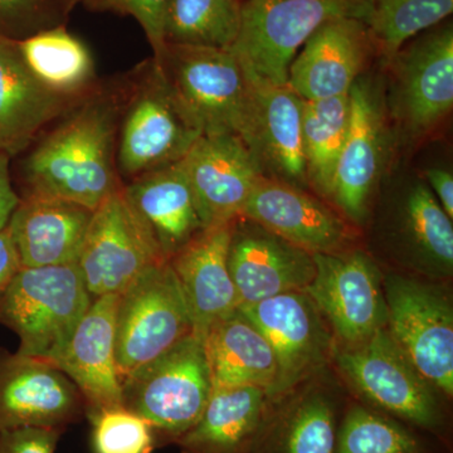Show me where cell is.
I'll list each match as a JSON object with an SVG mask.
<instances>
[{
	"instance_id": "19",
	"label": "cell",
	"mask_w": 453,
	"mask_h": 453,
	"mask_svg": "<svg viewBox=\"0 0 453 453\" xmlns=\"http://www.w3.org/2000/svg\"><path fill=\"white\" fill-rule=\"evenodd\" d=\"M228 270L240 306L250 305L305 290L315 275L314 255L240 217L232 228Z\"/></svg>"
},
{
	"instance_id": "2",
	"label": "cell",
	"mask_w": 453,
	"mask_h": 453,
	"mask_svg": "<svg viewBox=\"0 0 453 453\" xmlns=\"http://www.w3.org/2000/svg\"><path fill=\"white\" fill-rule=\"evenodd\" d=\"M151 59L202 136L232 134L243 142L251 122L252 86L231 50L165 43Z\"/></svg>"
},
{
	"instance_id": "36",
	"label": "cell",
	"mask_w": 453,
	"mask_h": 453,
	"mask_svg": "<svg viewBox=\"0 0 453 453\" xmlns=\"http://www.w3.org/2000/svg\"><path fill=\"white\" fill-rule=\"evenodd\" d=\"M70 9L62 0H0V35L23 41L65 25Z\"/></svg>"
},
{
	"instance_id": "13",
	"label": "cell",
	"mask_w": 453,
	"mask_h": 453,
	"mask_svg": "<svg viewBox=\"0 0 453 453\" xmlns=\"http://www.w3.org/2000/svg\"><path fill=\"white\" fill-rule=\"evenodd\" d=\"M163 261L121 188L94 211L77 265L94 300L121 294L145 268Z\"/></svg>"
},
{
	"instance_id": "22",
	"label": "cell",
	"mask_w": 453,
	"mask_h": 453,
	"mask_svg": "<svg viewBox=\"0 0 453 453\" xmlns=\"http://www.w3.org/2000/svg\"><path fill=\"white\" fill-rule=\"evenodd\" d=\"M234 223L204 229L169 259L186 300L193 334L203 342L214 324L240 308L228 270Z\"/></svg>"
},
{
	"instance_id": "27",
	"label": "cell",
	"mask_w": 453,
	"mask_h": 453,
	"mask_svg": "<svg viewBox=\"0 0 453 453\" xmlns=\"http://www.w3.org/2000/svg\"><path fill=\"white\" fill-rule=\"evenodd\" d=\"M204 349L213 390L257 387L268 398L277 380L275 354L238 310L211 327Z\"/></svg>"
},
{
	"instance_id": "20",
	"label": "cell",
	"mask_w": 453,
	"mask_h": 453,
	"mask_svg": "<svg viewBox=\"0 0 453 453\" xmlns=\"http://www.w3.org/2000/svg\"><path fill=\"white\" fill-rule=\"evenodd\" d=\"M249 77L252 116L244 144L264 177L308 187L303 146V98L288 83L276 85L251 74Z\"/></svg>"
},
{
	"instance_id": "16",
	"label": "cell",
	"mask_w": 453,
	"mask_h": 453,
	"mask_svg": "<svg viewBox=\"0 0 453 453\" xmlns=\"http://www.w3.org/2000/svg\"><path fill=\"white\" fill-rule=\"evenodd\" d=\"M240 217L311 255L349 251L353 241L342 214L303 188L264 175L253 186Z\"/></svg>"
},
{
	"instance_id": "25",
	"label": "cell",
	"mask_w": 453,
	"mask_h": 453,
	"mask_svg": "<svg viewBox=\"0 0 453 453\" xmlns=\"http://www.w3.org/2000/svg\"><path fill=\"white\" fill-rule=\"evenodd\" d=\"M94 211L62 199L20 196L7 226L25 267L77 264Z\"/></svg>"
},
{
	"instance_id": "6",
	"label": "cell",
	"mask_w": 453,
	"mask_h": 453,
	"mask_svg": "<svg viewBox=\"0 0 453 453\" xmlns=\"http://www.w3.org/2000/svg\"><path fill=\"white\" fill-rule=\"evenodd\" d=\"M369 0H243L240 32L232 46L244 71L285 85L292 59L326 20L365 17Z\"/></svg>"
},
{
	"instance_id": "30",
	"label": "cell",
	"mask_w": 453,
	"mask_h": 453,
	"mask_svg": "<svg viewBox=\"0 0 453 453\" xmlns=\"http://www.w3.org/2000/svg\"><path fill=\"white\" fill-rule=\"evenodd\" d=\"M350 122V94L303 100V146L308 186L329 199Z\"/></svg>"
},
{
	"instance_id": "37",
	"label": "cell",
	"mask_w": 453,
	"mask_h": 453,
	"mask_svg": "<svg viewBox=\"0 0 453 453\" xmlns=\"http://www.w3.org/2000/svg\"><path fill=\"white\" fill-rule=\"evenodd\" d=\"M169 2L170 0H88L83 5L95 12H111L120 16L133 17L144 31L154 56H157L165 44L164 19Z\"/></svg>"
},
{
	"instance_id": "35",
	"label": "cell",
	"mask_w": 453,
	"mask_h": 453,
	"mask_svg": "<svg viewBox=\"0 0 453 453\" xmlns=\"http://www.w3.org/2000/svg\"><path fill=\"white\" fill-rule=\"evenodd\" d=\"M94 453H151L157 447L153 429L127 408H106L88 416Z\"/></svg>"
},
{
	"instance_id": "10",
	"label": "cell",
	"mask_w": 453,
	"mask_h": 453,
	"mask_svg": "<svg viewBox=\"0 0 453 453\" xmlns=\"http://www.w3.org/2000/svg\"><path fill=\"white\" fill-rule=\"evenodd\" d=\"M389 335L417 372L447 398L453 395V311L438 288L392 275L383 280Z\"/></svg>"
},
{
	"instance_id": "41",
	"label": "cell",
	"mask_w": 453,
	"mask_h": 453,
	"mask_svg": "<svg viewBox=\"0 0 453 453\" xmlns=\"http://www.w3.org/2000/svg\"><path fill=\"white\" fill-rule=\"evenodd\" d=\"M426 184L436 196L441 207L453 219V175L443 168H429L425 172Z\"/></svg>"
},
{
	"instance_id": "11",
	"label": "cell",
	"mask_w": 453,
	"mask_h": 453,
	"mask_svg": "<svg viewBox=\"0 0 453 453\" xmlns=\"http://www.w3.org/2000/svg\"><path fill=\"white\" fill-rule=\"evenodd\" d=\"M314 262L315 275L303 291L344 345L387 326L383 277L366 253H316Z\"/></svg>"
},
{
	"instance_id": "21",
	"label": "cell",
	"mask_w": 453,
	"mask_h": 453,
	"mask_svg": "<svg viewBox=\"0 0 453 453\" xmlns=\"http://www.w3.org/2000/svg\"><path fill=\"white\" fill-rule=\"evenodd\" d=\"M118 303V294L92 300L65 350L53 363L79 388L88 417L122 405L115 354Z\"/></svg>"
},
{
	"instance_id": "23",
	"label": "cell",
	"mask_w": 453,
	"mask_h": 453,
	"mask_svg": "<svg viewBox=\"0 0 453 453\" xmlns=\"http://www.w3.org/2000/svg\"><path fill=\"white\" fill-rule=\"evenodd\" d=\"M82 98L42 85L23 59L18 41L0 35V150L11 157L23 153Z\"/></svg>"
},
{
	"instance_id": "39",
	"label": "cell",
	"mask_w": 453,
	"mask_h": 453,
	"mask_svg": "<svg viewBox=\"0 0 453 453\" xmlns=\"http://www.w3.org/2000/svg\"><path fill=\"white\" fill-rule=\"evenodd\" d=\"M25 267L8 226L0 229V296Z\"/></svg>"
},
{
	"instance_id": "4",
	"label": "cell",
	"mask_w": 453,
	"mask_h": 453,
	"mask_svg": "<svg viewBox=\"0 0 453 453\" xmlns=\"http://www.w3.org/2000/svg\"><path fill=\"white\" fill-rule=\"evenodd\" d=\"M92 303L79 265L23 267L0 296V324L18 353L55 363Z\"/></svg>"
},
{
	"instance_id": "34",
	"label": "cell",
	"mask_w": 453,
	"mask_h": 453,
	"mask_svg": "<svg viewBox=\"0 0 453 453\" xmlns=\"http://www.w3.org/2000/svg\"><path fill=\"white\" fill-rule=\"evenodd\" d=\"M403 226L414 249L423 257L443 270H452V219L421 180L414 181L405 193Z\"/></svg>"
},
{
	"instance_id": "8",
	"label": "cell",
	"mask_w": 453,
	"mask_h": 453,
	"mask_svg": "<svg viewBox=\"0 0 453 453\" xmlns=\"http://www.w3.org/2000/svg\"><path fill=\"white\" fill-rule=\"evenodd\" d=\"M333 353L340 371L377 411L442 437L447 419L434 389L417 372L386 327L357 344L342 345Z\"/></svg>"
},
{
	"instance_id": "7",
	"label": "cell",
	"mask_w": 453,
	"mask_h": 453,
	"mask_svg": "<svg viewBox=\"0 0 453 453\" xmlns=\"http://www.w3.org/2000/svg\"><path fill=\"white\" fill-rule=\"evenodd\" d=\"M387 112L401 139L418 142L453 109V26L443 20L416 35L387 62Z\"/></svg>"
},
{
	"instance_id": "9",
	"label": "cell",
	"mask_w": 453,
	"mask_h": 453,
	"mask_svg": "<svg viewBox=\"0 0 453 453\" xmlns=\"http://www.w3.org/2000/svg\"><path fill=\"white\" fill-rule=\"evenodd\" d=\"M193 334L169 261L157 262L119 294L115 354L121 380Z\"/></svg>"
},
{
	"instance_id": "18",
	"label": "cell",
	"mask_w": 453,
	"mask_h": 453,
	"mask_svg": "<svg viewBox=\"0 0 453 453\" xmlns=\"http://www.w3.org/2000/svg\"><path fill=\"white\" fill-rule=\"evenodd\" d=\"M375 55L368 28L338 17L319 27L292 59L288 83L303 101L349 94Z\"/></svg>"
},
{
	"instance_id": "42",
	"label": "cell",
	"mask_w": 453,
	"mask_h": 453,
	"mask_svg": "<svg viewBox=\"0 0 453 453\" xmlns=\"http://www.w3.org/2000/svg\"><path fill=\"white\" fill-rule=\"evenodd\" d=\"M70 11H73L77 4H85L88 0H62Z\"/></svg>"
},
{
	"instance_id": "5",
	"label": "cell",
	"mask_w": 453,
	"mask_h": 453,
	"mask_svg": "<svg viewBox=\"0 0 453 453\" xmlns=\"http://www.w3.org/2000/svg\"><path fill=\"white\" fill-rule=\"evenodd\" d=\"M122 91L116 166L122 184L180 162L202 133L173 96L153 59Z\"/></svg>"
},
{
	"instance_id": "1",
	"label": "cell",
	"mask_w": 453,
	"mask_h": 453,
	"mask_svg": "<svg viewBox=\"0 0 453 453\" xmlns=\"http://www.w3.org/2000/svg\"><path fill=\"white\" fill-rule=\"evenodd\" d=\"M121 106V91L95 88L42 134L20 166L22 196L62 199L95 211L120 190Z\"/></svg>"
},
{
	"instance_id": "33",
	"label": "cell",
	"mask_w": 453,
	"mask_h": 453,
	"mask_svg": "<svg viewBox=\"0 0 453 453\" xmlns=\"http://www.w3.org/2000/svg\"><path fill=\"white\" fill-rule=\"evenodd\" d=\"M416 427L365 405L340 419L335 453H431Z\"/></svg>"
},
{
	"instance_id": "14",
	"label": "cell",
	"mask_w": 453,
	"mask_h": 453,
	"mask_svg": "<svg viewBox=\"0 0 453 453\" xmlns=\"http://www.w3.org/2000/svg\"><path fill=\"white\" fill-rule=\"evenodd\" d=\"M238 311L257 327L275 354L277 380L268 399L290 392L334 351L325 319L305 291L241 305Z\"/></svg>"
},
{
	"instance_id": "15",
	"label": "cell",
	"mask_w": 453,
	"mask_h": 453,
	"mask_svg": "<svg viewBox=\"0 0 453 453\" xmlns=\"http://www.w3.org/2000/svg\"><path fill=\"white\" fill-rule=\"evenodd\" d=\"M83 416L82 395L64 372L47 360L0 348V431H65Z\"/></svg>"
},
{
	"instance_id": "17",
	"label": "cell",
	"mask_w": 453,
	"mask_h": 453,
	"mask_svg": "<svg viewBox=\"0 0 453 453\" xmlns=\"http://www.w3.org/2000/svg\"><path fill=\"white\" fill-rule=\"evenodd\" d=\"M181 163L204 229L240 219L262 175L242 139L232 134L201 136Z\"/></svg>"
},
{
	"instance_id": "3",
	"label": "cell",
	"mask_w": 453,
	"mask_h": 453,
	"mask_svg": "<svg viewBox=\"0 0 453 453\" xmlns=\"http://www.w3.org/2000/svg\"><path fill=\"white\" fill-rule=\"evenodd\" d=\"M122 407L144 419L157 446L177 443L201 418L213 386L204 342L190 334L121 380Z\"/></svg>"
},
{
	"instance_id": "32",
	"label": "cell",
	"mask_w": 453,
	"mask_h": 453,
	"mask_svg": "<svg viewBox=\"0 0 453 453\" xmlns=\"http://www.w3.org/2000/svg\"><path fill=\"white\" fill-rule=\"evenodd\" d=\"M453 0H369L362 22L387 64L407 42L451 16Z\"/></svg>"
},
{
	"instance_id": "29",
	"label": "cell",
	"mask_w": 453,
	"mask_h": 453,
	"mask_svg": "<svg viewBox=\"0 0 453 453\" xmlns=\"http://www.w3.org/2000/svg\"><path fill=\"white\" fill-rule=\"evenodd\" d=\"M340 419L326 395L303 396L279 418L265 417L253 453H335Z\"/></svg>"
},
{
	"instance_id": "26",
	"label": "cell",
	"mask_w": 453,
	"mask_h": 453,
	"mask_svg": "<svg viewBox=\"0 0 453 453\" xmlns=\"http://www.w3.org/2000/svg\"><path fill=\"white\" fill-rule=\"evenodd\" d=\"M257 387L214 389L201 418L177 441L181 453H253L267 414Z\"/></svg>"
},
{
	"instance_id": "28",
	"label": "cell",
	"mask_w": 453,
	"mask_h": 453,
	"mask_svg": "<svg viewBox=\"0 0 453 453\" xmlns=\"http://www.w3.org/2000/svg\"><path fill=\"white\" fill-rule=\"evenodd\" d=\"M18 44L29 70L50 91L80 98L96 88L91 52L65 25L35 33Z\"/></svg>"
},
{
	"instance_id": "40",
	"label": "cell",
	"mask_w": 453,
	"mask_h": 453,
	"mask_svg": "<svg viewBox=\"0 0 453 453\" xmlns=\"http://www.w3.org/2000/svg\"><path fill=\"white\" fill-rule=\"evenodd\" d=\"M11 159L0 150V229L7 226L12 213L16 210L20 196L12 183Z\"/></svg>"
},
{
	"instance_id": "31",
	"label": "cell",
	"mask_w": 453,
	"mask_h": 453,
	"mask_svg": "<svg viewBox=\"0 0 453 453\" xmlns=\"http://www.w3.org/2000/svg\"><path fill=\"white\" fill-rule=\"evenodd\" d=\"M243 0H170L164 42L231 50L241 27Z\"/></svg>"
},
{
	"instance_id": "38",
	"label": "cell",
	"mask_w": 453,
	"mask_h": 453,
	"mask_svg": "<svg viewBox=\"0 0 453 453\" xmlns=\"http://www.w3.org/2000/svg\"><path fill=\"white\" fill-rule=\"evenodd\" d=\"M64 432L49 428L0 431V453H55Z\"/></svg>"
},
{
	"instance_id": "12",
	"label": "cell",
	"mask_w": 453,
	"mask_h": 453,
	"mask_svg": "<svg viewBox=\"0 0 453 453\" xmlns=\"http://www.w3.org/2000/svg\"><path fill=\"white\" fill-rule=\"evenodd\" d=\"M350 122L329 199L347 219H365L388 162L389 122L378 86L360 76L350 88Z\"/></svg>"
},
{
	"instance_id": "24",
	"label": "cell",
	"mask_w": 453,
	"mask_h": 453,
	"mask_svg": "<svg viewBox=\"0 0 453 453\" xmlns=\"http://www.w3.org/2000/svg\"><path fill=\"white\" fill-rule=\"evenodd\" d=\"M122 193L165 261L204 231L181 160L131 179Z\"/></svg>"
}]
</instances>
